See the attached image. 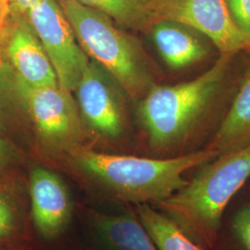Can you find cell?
Segmentation results:
<instances>
[{"mask_svg":"<svg viewBox=\"0 0 250 250\" xmlns=\"http://www.w3.org/2000/svg\"><path fill=\"white\" fill-rule=\"evenodd\" d=\"M99 236L111 250H160L137 215H98Z\"/></svg>","mask_w":250,"mask_h":250,"instance_id":"cell-13","label":"cell"},{"mask_svg":"<svg viewBox=\"0 0 250 250\" xmlns=\"http://www.w3.org/2000/svg\"><path fill=\"white\" fill-rule=\"evenodd\" d=\"M248 39H249V43H250V31H249V33H248Z\"/></svg>","mask_w":250,"mask_h":250,"instance_id":"cell-22","label":"cell"},{"mask_svg":"<svg viewBox=\"0 0 250 250\" xmlns=\"http://www.w3.org/2000/svg\"><path fill=\"white\" fill-rule=\"evenodd\" d=\"M249 192H250V191H249Z\"/></svg>","mask_w":250,"mask_h":250,"instance_id":"cell-23","label":"cell"},{"mask_svg":"<svg viewBox=\"0 0 250 250\" xmlns=\"http://www.w3.org/2000/svg\"><path fill=\"white\" fill-rule=\"evenodd\" d=\"M36 0H2L7 15L25 16L28 9Z\"/></svg>","mask_w":250,"mask_h":250,"instance_id":"cell-19","label":"cell"},{"mask_svg":"<svg viewBox=\"0 0 250 250\" xmlns=\"http://www.w3.org/2000/svg\"><path fill=\"white\" fill-rule=\"evenodd\" d=\"M24 17L43 45L59 85L72 93L90 62L58 0H36Z\"/></svg>","mask_w":250,"mask_h":250,"instance_id":"cell-6","label":"cell"},{"mask_svg":"<svg viewBox=\"0 0 250 250\" xmlns=\"http://www.w3.org/2000/svg\"><path fill=\"white\" fill-rule=\"evenodd\" d=\"M152 40L162 60L172 69L190 67L207 60L213 44L183 23L161 20L150 24Z\"/></svg>","mask_w":250,"mask_h":250,"instance_id":"cell-11","label":"cell"},{"mask_svg":"<svg viewBox=\"0 0 250 250\" xmlns=\"http://www.w3.org/2000/svg\"><path fill=\"white\" fill-rule=\"evenodd\" d=\"M16 91L45 144L54 148H65L78 140L80 112L71 92L59 84L32 86L18 78Z\"/></svg>","mask_w":250,"mask_h":250,"instance_id":"cell-7","label":"cell"},{"mask_svg":"<svg viewBox=\"0 0 250 250\" xmlns=\"http://www.w3.org/2000/svg\"><path fill=\"white\" fill-rule=\"evenodd\" d=\"M32 217L38 232L45 239L59 236L70 223L72 202L61 178L43 167L30 175Z\"/></svg>","mask_w":250,"mask_h":250,"instance_id":"cell-9","label":"cell"},{"mask_svg":"<svg viewBox=\"0 0 250 250\" xmlns=\"http://www.w3.org/2000/svg\"><path fill=\"white\" fill-rule=\"evenodd\" d=\"M250 145V64L243 74L229 108L207 145L219 155Z\"/></svg>","mask_w":250,"mask_h":250,"instance_id":"cell-12","label":"cell"},{"mask_svg":"<svg viewBox=\"0 0 250 250\" xmlns=\"http://www.w3.org/2000/svg\"><path fill=\"white\" fill-rule=\"evenodd\" d=\"M233 21L247 36L250 29V0H227Z\"/></svg>","mask_w":250,"mask_h":250,"instance_id":"cell-18","label":"cell"},{"mask_svg":"<svg viewBox=\"0 0 250 250\" xmlns=\"http://www.w3.org/2000/svg\"><path fill=\"white\" fill-rule=\"evenodd\" d=\"M219 154L203 147L197 151L163 159L78 152L81 169L97 179L117 196L129 202L154 204L170 197L188 184L185 174L197 169Z\"/></svg>","mask_w":250,"mask_h":250,"instance_id":"cell-3","label":"cell"},{"mask_svg":"<svg viewBox=\"0 0 250 250\" xmlns=\"http://www.w3.org/2000/svg\"><path fill=\"white\" fill-rule=\"evenodd\" d=\"M8 15L5 11L4 9V6H3V3H2V0H0V27L3 24V21H4V19L6 18Z\"/></svg>","mask_w":250,"mask_h":250,"instance_id":"cell-21","label":"cell"},{"mask_svg":"<svg viewBox=\"0 0 250 250\" xmlns=\"http://www.w3.org/2000/svg\"><path fill=\"white\" fill-rule=\"evenodd\" d=\"M15 208L9 197L0 193V240L9 237L16 230Z\"/></svg>","mask_w":250,"mask_h":250,"instance_id":"cell-17","label":"cell"},{"mask_svg":"<svg viewBox=\"0 0 250 250\" xmlns=\"http://www.w3.org/2000/svg\"><path fill=\"white\" fill-rule=\"evenodd\" d=\"M148 25L161 20L191 27L206 36L222 55L250 49L247 35L233 21L227 0H146Z\"/></svg>","mask_w":250,"mask_h":250,"instance_id":"cell-5","label":"cell"},{"mask_svg":"<svg viewBox=\"0 0 250 250\" xmlns=\"http://www.w3.org/2000/svg\"><path fill=\"white\" fill-rule=\"evenodd\" d=\"M250 180V145L197 167L194 177L157 203L158 210L207 250L214 245L224 212Z\"/></svg>","mask_w":250,"mask_h":250,"instance_id":"cell-1","label":"cell"},{"mask_svg":"<svg viewBox=\"0 0 250 250\" xmlns=\"http://www.w3.org/2000/svg\"><path fill=\"white\" fill-rule=\"evenodd\" d=\"M8 150L7 147L5 146V144L3 143V141L0 139V171L4 169L5 165L8 162Z\"/></svg>","mask_w":250,"mask_h":250,"instance_id":"cell-20","label":"cell"},{"mask_svg":"<svg viewBox=\"0 0 250 250\" xmlns=\"http://www.w3.org/2000/svg\"><path fill=\"white\" fill-rule=\"evenodd\" d=\"M99 10L125 26H148L146 0H74Z\"/></svg>","mask_w":250,"mask_h":250,"instance_id":"cell-16","label":"cell"},{"mask_svg":"<svg viewBox=\"0 0 250 250\" xmlns=\"http://www.w3.org/2000/svg\"><path fill=\"white\" fill-rule=\"evenodd\" d=\"M7 55L17 78L32 86L58 85L57 76L40 40L24 16L12 15Z\"/></svg>","mask_w":250,"mask_h":250,"instance_id":"cell-10","label":"cell"},{"mask_svg":"<svg viewBox=\"0 0 250 250\" xmlns=\"http://www.w3.org/2000/svg\"><path fill=\"white\" fill-rule=\"evenodd\" d=\"M107 75L99 64L89 62L74 92L80 113L87 125L99 134L116 137L124 131L125 116Z\"/></svg>","mask_w":250,"mask_h":250,"instance_id":"cell-8","label":"cell"},{"mask_svg":"<svg viewBox=\"0 0 250 250\" xmlns=\"http://www.w3.org/2000/svg\"><path fill=\"white\" fill-rule=\"evenodd\" d=\"M135 212L160 250H207L183 232L170 218L150 204H138Z\"/></svg>","mask_w":250,"mask_h":250,"instance_id":"cell-15","label":"cell"},{"mask_svg":"<svg viewBox=\"0 0 250 250\" xmlns=\"http://www.w3.org/2000/svg\"><path fill=\"white\" fill-rule=\"evenodd\" d=\"M210 250H250V193L242 190L224 212Z\"/></svg>","mask_w":250,"mask_h":250,"instance_id":"cell-14","label":"cell"},{"mask_svg":"<svg viewBox=\"0 0 250 250\" xmlns=\"http://www.w3.org/2000/svg\"><path fill=\"white\" fill-rule=\"evenodd\" d=\"M233 56L222 55L193 80L152 85L139 105V116L152 148L184 147L198 137L202 125L229 80Z\"/></svg>","mask_w":250,"mask_h":250,"instance_id":"cell-2","label":"cell"},{"mask_svg":"<svg viewBox=\"0 0 250 250\" xmlns=\"http://www.w3.org/2000/svg\"><path fill=\"white\" fill-rule=\"evenodd\" d=\"M82 48L134 98L153 85L138 43L107 14L74 0H58Z\"/></svg>","mask_w":250,"mask_h":250,"instance_id":"cell-4","label":"cell"}]
</instances>
